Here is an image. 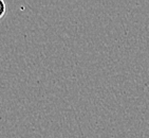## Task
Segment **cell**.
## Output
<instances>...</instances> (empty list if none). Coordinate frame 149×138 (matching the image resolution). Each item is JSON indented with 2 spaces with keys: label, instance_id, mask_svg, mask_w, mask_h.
Masks as SVG:
<instances>
[{
  "label": "cell",
  "instance_id": "cell-1",
  "mask_svg": "<svg viewBox=\"0 0 149 138\" xmlns=\"http://www.w3.org/2000/svg\"><path fill=\"white\" fill-rule=\"evenodd\" d=\"M0 4H1V8H0V19H2L3 15L6 13V2L3 0H0Z\"/></svg>",
  "mask_w": 149,
  "mask_h": 138
}]
</instances>
